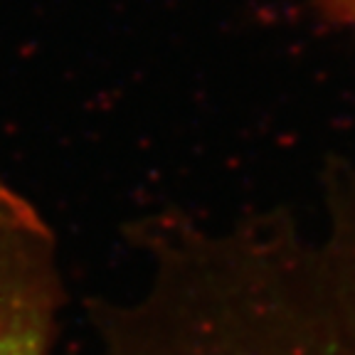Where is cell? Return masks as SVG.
Wrapping results in <instances>:
<instances>
[{
    "mask_svg": "<svg viewBox=\"0 0 355 355\" xmlns=\"http://www.w3.org/2000/svg\"><path fill=\"white\" fill-rule=\"evenodd\" d=\"M309 6L333 25L355 28V0H309Z\"/></svg>",
    "mask_w": 355,
    "mask_h": 355,
    "instance_id": "obj_3",
    "label": "cell"
},
{
    "mask_svg": "<svg viewBox=\"0 0 355 355\" xmlns=\"http://www.w3.org/2000/svg\"><path fill=\"white\" fill-rule=\"evenodd\" d=\"M67 284L52 222L0 180V355H57Z\"/></svg>",
    "mask_w": 355,
    "mask_h": 355,
    "instance_id": "obj_2",
    "label": "cell"
},
{
    "mask_svg": "<svg viewBox=\"0 0 355 355\" xmlns=\"http://www.w3.org/2000/svg\"><path fill=\"white\" fill-rule=\"evenodd\" d=\"M84 355H355V215L173 261L101 311Z\"/></svg>",
    "mask_w": 355,
    "mask_h": 355,
    "instance_id": "obj_1",
    "label": "cell"
}]
</instances>
